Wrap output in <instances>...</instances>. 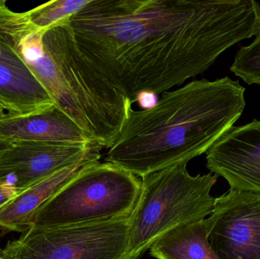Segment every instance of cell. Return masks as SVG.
<instances>
[{
    "label": "cell",
    "instance_id": "3",
    "mask_svg": "<svg viewBox=\"0 0 260 259\" xmlns=\"http://www.w3.org/2000/svg\"><path fill=\"white\" fill-rule=\"evenodd\" d=\"M70 19L47 30H30L14 48L55 104L94 142L109 149L133 103L80 51Z\"/></svg>",
    "mask_w": 260,
    "mask_h": 259
},
{
    "label": "cell",
    "instance_id": "19",
    "mask_svg": "<svg viewBox=\"0 0 260 259\" xmlns=\"http://www.w3.org/2000/svg\"><path fill=\"white\" fill-rule=\"evenodd\" d=\"M8 117L7 113L6 112L4 109L0 106V121L6 119Z\"/></svg>",
    "mask_w": 260,
    "mask_h": 259
},
{
    "label": "cell",
    "instance_id": "2",
    "mask_svg": "<svg viewBox=\"0 0 260 259\" xmlns=\"http://www.w3.org/2000/svg\"><path fill=\"white\" fill-rule=\"evenodd\" d=\"M245 88L229 77L194 80L162 93L152 107L132 109L107 162L142 178L206 153L239 120Z\"/></svg>",
    "mask_w": 260,
    "mask_h": 259
},
{
    "label": "cell",
    "instance_id": "6",
    "mask_svg": "<svg viewBox=\"0 0 260 259\" xmlns=\"http://www.w3.org/2000/svg\"><path fill=\"white\" fill-rule=\"evenodd\" d=\"M129 217L91 225L37 228L8 242L3 259H123Z\"/></svg>",
    "mask_w": 260,
    "mask_h": 259
},
{
    "label": "cell",
    "instance_id": "11",
    "mask_svg": "<svg viewBox=\"0 0 260 259\" xmlns=\"http://www.w3.org/2000/svg\"><path fill=\"white\" fill-rule=\"evenodd\" d=\"M0 138L13 142L95 143L56 105L33 115L6 117L0 121Z\"/></svg>",
    "mask_w": 260,
    "mask_h": 259
},
{
    "label": "cell",
    "instance_id": "5",
    "mask_svg": "<svg viewBox=\"0 0 260 259\" xmlns=\"http://www.w3.org/2000/svg\"><path fill=\"white\" fill-rule=\"evenodd\" d=\"M141 189L142 179L127 170L107 161L91 163L38 210L30 227L61 228L129 217Z\"/></svg>",
    "mask_w": 260,
    "mask_h": 259
},
{
    "label": "cell",
    "instance_id": "13",
    "mask_svg": "<svg viewBox=\"0 0 260 259\" xmlns=\"http://www.w3.org/2000/svg\"><path fill=\"white\" fill-rule=\"evenodd\" d=\"M149 254L157 259H219L209 244L206 219L170 231L151 245Z\"/></svg>",
    "mask_w": 260,
    "mask_h": 259
},
{
    "label": "cell",
    "instance_id": "14",
    "mask_svg": "<svg viewBox=\"0 0 260 259\" xmlns=\"http://www.w3.org/2000/svg\"><path fill=\"white\" fill-rule=\"evenodd\" d=\"M89 0H56L49 2L27 12L30 22L41 30H47L70 19Z\"/></svg>",
    "mask_w": 260,
    "mask_h": 259
},
{
    "label": "cell",
    "instance_id": "10",
    "mask_svg": "<svg viewBox=\"0 0 260 259\" xmlns=\"http://www.w3.org/2000/svg\"><path fill=\"white\" fill-rule=\"evenodd\" d=\"M54 105L13 46L0 35V106L8 117L39 114Z\"/></svg>",
    "mask_w": 260,
    "mask_h": 259
},
{
    "label": "cell",
    "instance_id": "4",
    "mask_svg": "<svg viewBox=\"0 0 260 259\" xmlns=\"http://www.w3.org/2000/svg\"><path fill=\"white\" fill-rule=\"evenodd\" d=\"M181 163L142 176L140 196L129 220L123 259H139L160 237L182 225L206 219L215 198L210 192L218 176H192Z\"/></svg>",
    "mask_w": 260,
    "mask_h": 259
},
{
    "label": "cell",
    "instance_id": "20",
    "mask_svg": "<svg viewBox=\"0 0 260 259\" xmlns=\"http://www.w3.org/2000/svg\"><path fill=\"white\" fill-rule=\"evenodd\" d=\"M0 259H3L2 258V249H0Z\"/></svg>",
    "mask_w": 260,
    "mask_h": 259
},
{
    "label": "cell",
    "instance_id": "9",
    "mask_svg": "<svg viewBox=\"0 0 260 259\" xmlns=\"http://www.w3.org/2000/svg\"><path fill=\"white\" fill-rule=\"evenodd\" d=\"M206 167L231 189L260 193V121L231 128L206 152Z\"/></svg>",
    "mask_w": 260,
    "mask_h": 259
},
{
    "label": "cell",
    "instance_id": "17",
    "mask_svg": "<svg viewBox=\"0 0 260 259\" xmlns=\"http://www.w3.org/2000/svg\"><path fill=\"white\" fill-rule=\"evenodd\" d=\"M156 96H157L156 94L152 93H142L138 96L136 102L139 103L143 109H148V108L152 107L157 103Z\"/></svg>",
    "mask_w": 260,
    "mask_h": 259
},
{
    "label": "cell",
    "instance_id": "18",
    "mask_svg": "<svg viewBox=\"0 0 260 259\" xmlns=\"http://www.w3.org/2000/svg\"><path fill=\"white\" fill-rule=\"evenodd\" d=\"M13 141L0 138V158L13 146Z\"/></svg>",
    "mask_w": 260,
    "mask_h": 259
},
{
    "label": "cell",
    "instance_id": "7",
    "mask_svg": "<svg viewBox=\"0 0 260 259\" xmlns=\"http://www.w3.org/2000/svg\"><path fill=\"white\" fill-rule=\"evenodd\" d=\"M206 220L219 259H260V193L230 189L215 199Z\"/></svg>",
    "mask_w": 260,
    "mask_h": 259
},
{
    "label": "cell",
    "instance_id": "16",
    "mask_svg": "<svg viewBox=\"0 0 260 259\" xmlns=\"http://www.w3.org/2000/svg\"><path fill=\"white\" fill-rule=\"evenodd\" d=\"M21 193L10 182L0 179V208Z\"/></svg>",
    "mask_w": 260,
    "mask_h": 259
},
{
    "label": "cell",
    "instance_id": "12",
    "mask_svg": "<svg viewBox=\"0 0 260 259\" xmlns=\"http://www.w3.org/2000/svg\"><path fill=\"white\" fill-rule=\"evenodd\" d=\"M96 161H86L67 167L50 177L17 194L0 208V230L3 234L23 233L31 225L38 210L73 179L85 166Z\"/></svg>",
    "mask_w": 260,
    "mask_h": 259
},
{
    "label": "cell",
    "instance_id": "8",
    "mask_svg": "<svg viewBox=\"0 0 260 259\" xmlns=\"http://www.w3.org/2000/svg\"><path fill=\"white\" fill-rule=\"evenodd\" d=\"M102 149L96 143L15 141L0 158V179L22 192L67 167L100 161Z\"/></svg>",
    "mask_w": 260,
    "mask_h": 259
},
{
    "label": "cell",
    "instance_id": "1",
    "mask_svg": "<svg viewBox=\"0 0 260 259\" xmlns=\"http://www.w3.org/2000/svg\"><path fill=\"white\" fill-rule=\"evenodd\" d=\"M80 51L132 102L203 74L260 33L253 0H89L70 19Z\"/></svg>",
    "mask_w": 260,
    "mask_h": 259
},
{
    "label": "cell",
    "instance_id": "15",
    "mask_svg": "<svg viewBox=\"0 0 260 259\" xmlns=\"http://www.w3.org/2000/svg\"><path fill=\"white\" fill-rule=\"evenodd\" d=\"M231 71L248 85H260V33L250 45L240 49Z\"/></svg>",
    "mask_w": 260,
    "mask_h": 259
}]
</instances>
